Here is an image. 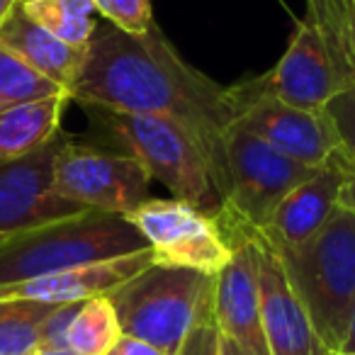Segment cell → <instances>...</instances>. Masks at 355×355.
<instances>
[{"instance_id":"obj_1","label":"cell","mask_w":355,"mask_h":355,"mask_svg":"<svg viewBox=\"0 0 355 355\" xmlns=\"http://www.w3.org/2000/svg\"><path fill=\"white\" fill-rule=\"evenodd\" d=\"M71 100L153 114L183 127L207 158L224 207L229 193L227 141L234 127L232 93L193 69L158 25L144 35H127L110 22H98Z\"/></svg>"},{"instance_id":"obj_2","label":"cell","mask_w":355,"mask_h":355,"mask_svg":"<svg viewBox=\"0 0 355 355\" xmlns=\"http://www.w3.org/2000/svg\"><path fill=\"white\" fill-rule=\"evenodd\" d=\"M261 83L285 103L321 112L326 103L355 83L353 0H304L282 59Z\"/></svg>"},{"instance_id":"obj_3","label":"cell","mask_w":355,"mask_h":355,"mask_svg":"<svg viewBox=\"0 0 355 355\" xmlns=\"http://www.w3.org/2000/svg\"><path fill=\"white\" fill-rule=\"evenodd\" d=\"M88 114L95 137L112 144L144 166L175 200L202 209L217 219L222 214V198L214 183L212 168L195 139L175 122L153 114H132L119 110L80 105Z\"/></svg>"},{"instance_id":"obj_4","label":"cell","mask_w":355,"mask_h":355,"mask_svg":"<svg viewBox=\"0 0 355 355\" xmlns=\"http://www.w3.org/2000/svg\"><path fill=\"white\" fill-rule=\"evenodd\" d=\"M139 251H148V243L127 217L88 209L76 217L3 239L0 287Z\"/></svg>"},{"instance_id":"obj_5","label":"cell","mask_w":355,"mask_h":355,"mask_svg":"<svg viewBox=\"0 0 355 355\" xmlns=\"http://www.w3.org/2000/svg\"><path fill=\"white\" fill-rule=\"evenodd\" d=\"M214 277L190 268L151 263L112 292L122 334L180 355L198 324L214 316Z\"/></svg>"},{"instance_id":"obj_6","label":"cell","mask_w":355,"mask_h":355,"mask_svg":"<svg viewBox=\"0 0 355 355\" xmlns=\"http://www.w3.org/2000/svg\"><path fill=\"white\" fill-rule=\"evenodd\" d=\"M272 251L309 311L316 334L338 355L355 306V214L338 205L314 239L297 248Z\"/></svg>"},{"instance_id":"obj_7","label":"cell","mask_w":355,"mask_h":355,"mask_svg":"<svg viewBox=\"0 0 355 355\" xmlns=\"http://www.w3.org/2000/svg\"><path fill=\"white\" fill-rule=\"evenodd\" d=\"M227 163L229 193L217 222L232 248L246 234L261 232L277 205L319 171L275 151L239 127L229 132Z\"/></svg>"},{"instance_id":"obj_8","label":"cell","mask_w":355,"mask_h":355,"mask_svg":"<svg viewBox=\"0 0 355 355\" xmlns=\"http://www.w3.org/2000/svg\"><path fill=\"white\" fill-rule=\"evenodd\" d=\"M229 93L234 105V127L253 134L304 166L324 168L340 161L338 139L321 112L295 107L280 100L261 83L258 76L229 85Z\"/></svg>"},{"instance_id":"obj_9","label":"cell","mask_w":355,"mask_h":355,"mask_svg":"<svg viewBox=\"0 0 355 355\" xmlns=\"http://www.w3.org/2000/svg\"><path fill=\"white\" fill-rule=\"evenodd\" d=\"M54 185L61 198L85 209L107 214H132L151 200V175L139 161L119 151L69 141L54 163Z\"/></svg>"},{"instance_id":"obj_10","label":"cell","mask_w":355,"mask_h":355,"mask_svg":"<svg viewBox=\"0 0 355 355\" xmlns=\"http://www.w3.org/2000/svg\"><path fill=\"white\" fill-rule=\"evenodd\" d=\"M127 219L141 232L153 263L219 275L234 256L214 217L183 200H146Z\"/></svg>"},{"instance_id":"obj_11","label":"cell","mask_w":355,"mask_h":355,"mask_svg":"<svg viewBox=\"0 0 355 355\" xmlns=\"http://www.w3.org/2000/svg\"><path fill=\"white\" fill-rule=\"evenodd\" d=\"M69 134L12 161H0V239L40 229L88 212L61 198L54 185V163Z\"/></svg>"},{"instance_id":"obj_12","label":"cell","mask_w":355,"mask_h":355,"mask_svg":"<svg viewBox=\"0 0 355 355\" xmlns=\"http://www.w3.org/2000/svg\"><path fill=\"white\" fill-rule=\"evenodd\" d=\"M253 239L258 251V290H261V314L270 355H336L316 334L309 311L292 287L277 253L258 232Z\"/></svg>"},{"instance_id":"obj_13","label":"cell","mask_w":355,"mask_h":355,"mask_svg":"<svg viewBox=\"0 0 355 355\" xmlns=\"http://www.w3.org/2000/svg\"><path fill=\"white\" fill-rule=\"evenodd\" d=\"M214 324L241 355H270L261 314L258 251L251 236L234 243L232 261L214 277Z\"/></svg>"},{"instance_id":"obj_14","label":"cell","mask_w":355,"mask_h":355,"mask_svg":"<svg viewBox=\"0 0 355 355\" xmlns=\"http://www.w3.org/2000/svg\"><path fill=\"white\" fill-rule=\"evenodd\" d=\"M350 173L353 171L340 161L319 168L277 205L272 217L258 234L272 248H297L314 239L334 217L338 195Z\"/></svg>"},{"instance_id":"obj_15","label":"cell","mask_w":355,"mask_h":355,"mask_svg":"<svg viewBox=\"0 0 355 355\" xmlns=\"http://www.w3.org/2000/svg\"><path fill=\"white\" fill-rule=\"evenodd\" d=\"M153 263V253L139 251L132 256L112 258V261L93 263V266L71 268L54 275L35 277V280L15 282L0 287V300H27L42 304H78L95 297L112 295L117 287L148 268Z\"/></svg>"},{"instance_id":"obj_16","label":"cell","mask_w":355,"mask_h":355,"mask_svg":"<svg viewBox=\"0 0 355 355\" xmlns=\"http://www.w3.org/2000/svg\"><path fill=\"white\" fill-rule=\"evenodd\" d=\"M0 46H6L8 51L20 56L37 73L46 76L61 88H66L69 95L85 61V49L66 44V42L56 40L51 32H46L42 25H37L22 10V0L8 15V20L0 25Z\"/></svg>"},{"instance_id":"obj_17","label":"cell","mask_w":355,"mask_h":355,"mask_svg":"<svg viewBox=\"0 0 355 355\" xmlns=\"http://www.w3.org/2000/svg\"><path fill=\"white\" fill-rule=\"evenodd\" d=\"M69 103V95H54L0 112V161L22 158L59 137Z\"/></svg>"},{"instance_id":"obj_18","label":"cell","mask_w":355,"mask_h":355,"mask_svg":"<svg viewBox=\"0 0 355 355\" xmlns=\"http://www.w3.org/2000/svg\"><path fill=\"white\" fill-rule=\"evenodd\" d=\"M22 10L56 40L78 49H88L98 25L93 0H22Z\"/></svg>"},{"instance_id":"obj_19","label":"cell","mask_w":355,"mask_h":355,"mask_svg":"<svg viewBox=\"0 0 355 355\" xmlns=\"http://www.w3.org/2000/svg\"><path fill=\"white\" fill-rule=\"evenodd\" d=\"M119 338L122 326L110 297H95L76 311L69 331V350L76 355H107Z\"/></svg>"},{"instance_id":"obj_20","label":"cell","mask_w":355,"mask_h":355,"mask_svg":"<svg viewBox=\"0 0 355 355\" xmlns=\"http://www.w3.org/2000/svg\"><path fill=\"white\" fill-rule=\"evenodd\" d=\"M56 304L0 300V355H32L42 345V326Z\"/></svg>"},{"instance_id":"obj_21","label":"cell","mask_w":355,"mask_h":355,"mask_svg":"<svg viewBox=\"0 0 355 355\" xmlns=\"http://www.w3.org/2000/svg\"><path fill=\"white\" fill-rule=\"evenodd\" d=\"M54 95H69V90L46 76L37 73L20 56L0 46V112L32 100L54 98Z\"/></svg>"},{"instance_id":"obj_22","label":"cell","mask_w":355,"mask_h":355,"mask_svg":"<svg viewBox=\"0 0 355 355\" xmlns=\"http://www.w3.org/2000/svg\"><path fill=\"white\" fill-rule=\"evenodd\" d=\"M321 114L331 124L336 139H338L340 161L355 173V83L336 93L329 103L321 107Z\"/></svg>"},{"instance_id":"obj_23","label":"cell","mask_w":355,"mask_h":355,"mask_svg":"<svg viewBox=\"0 0 355 355\" xmlns=\"http://www.w3.org/2000/svg\"><path fill=\"white\" fill-rule=\"evenodd\" d=\"M93 6L103 22H110L127 35H144L156 25L151 0H93Z\"/></svg>"},{"instance_id":"obj_24","label":"cell","mask_w":355,"mask_h":355,"mask_svg":"<svg viewBox=\"0 0 355 355\" xmlns=\"http://www.w3.org/2000/svg\"><path fill=\"white\" fill-rule=\"evenodd\" d=\"M83 302L78 304H56L51 314L46 316L44 326H42V345L40 348H69V331L73 324L76 311L80 309Z\"/></svg>"},{"instance_id":"obj_25","label":"cell","mask_w":355,"mask_h":355,"mask_svg":"<svg viewBox=\"0 0 355 355\" xmlns=\"http://www.w3.org/2000/svg\"><path fill=\"white\" fill-rule=\"evenodd\" d=\"M180 355H222V350H219V331H217V324H214V316H209L202 324L195 326L193 334L185 340Z\"/></svg>"},{"instance_id":"obj_26","label":"cell","mask_w":355,"mask_h":355,"mask_svg":"<svg viewBox=\"0 0 355 355\" xmlns=\"http://www.w3.org/2000/svg\"><path fill=\"white\" fill-rule=\"evenodd\" d=\"M107 355H166L163 350H158L156 345L146 343L141 338H134V336L122 334V338L110 348Z\"/></svg>"},{"instance_id":"obj_27","label":"cell","mask_w":355,"mask_h":355,"mask_svg":"<svg viewBox=\"0 0 355 355\" xmlns=\"http://www.w3.org/2000/svg\"><path fill=\"white\" fill-rule=\"evenodd\" d=\"M338 205L355 214V173H350L348 180H345L343 190H340V195H338Z\"/></svg>"},{"instance_id":"obj_28","label":"cell","mask_w":355,"mask_h":355,"mask_svg":"<svg viewBox=\"0 0 355 355\" xmlns=\"http://www.w3.org/2000/svg\"><path fill=\"white\" fill-rule=\"evenodd\" d=\"M338 355H355V306H353V314H350L348 331H345V338H343V345H340Z\"/></svg>"},{"instance_id":"obj_29","label":"cell","mask_w":355,"mask_h":355,"mask_svg":"<svg viewBox=\"0 0 355 355\" xmlns=\"http://www.w3.org/2000/svg\"><path fill=\"white\" fill-rule=\"evenodd\" d=\"M17 3H20V0H0V25L8 20V15H10L12 10H15Z\"/></svg>"},{"instance_id":"obj_30","label":"cell","mask_w":355,"mask_h":355,"mask_svg":"<svg viewBox=\"0 0 355 355\" xmlns=\"http://www.w3.org/2000/svg\"><path fill=\"white\" fill-rule=\"evenodd\" d=\"M219 350H222V355H241L239 353V348L234 343H229L227 338H224L222 334H219Z\"/></svg>"},{"instance_id":"obj_31","label":"cell","mask_w":355,"mask_h":355,"mask_svg":"<svg viewBox=\"0 0 355 355\" xmlns=\"http://www.w3.org/2000/svg\"><path fill=\"white\" fill-rule=\"evenodd\" d=\"M32 355H76L73 350H69V348H64V350H59V348H40V350H35Z\"/></svg>"},{"instance_id":"obj_32","label":"cell","mask_w":355,"mask_h":355,"mask_svg":"<svg viewBox=\"0 0 355 355\" xmlns=\"http://www.w3.org/2000/svg\"><path fill=\"white\" fill-rule=\"evenodd\" d=\"M0 243H3V239H0Z\"/></svg>"},{"instance_id":"obj_33","label":"cell","mask_w":355,"mask_h":355,"mask_svg":"<svg viewBox=\"0 0 355 355\" xmlns=\"http://www.w3.org/2000/svg\"><path fill=\"white\" fill-rule=\"evenodd\" d=\"M353 6H355V0H353Z\"/></svg>"}]
</instances>
